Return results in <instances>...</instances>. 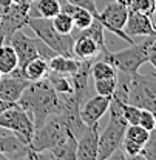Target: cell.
Wrapping results in <instances>:
<instances>
[{
	"instance_id": "1",
	"label": "cell",
	"mask_w": 156,
	"mask_h": 160,
	"mask_svg": "<svg viewBox=\"0 0 156 160\" xmlns=\"http://www.w3.org/2000/svg\"><path fill=\"white\" fill-rule=\"evenodd\" d=\"M17 103L30 114L34 123V129L42 126L50 117L59 116L63 108L62 94L54 91L46 77L30 82Z\"/></svg>"
},
{
	"instance_id": "2",
	"label": "cell",
	"mask_w": 156,
	"mask_h": 160,
	"mask_svg": "<svg viewBox=\"0 0 156 160\" xmlns=\"http://www.w3.org/2000/svg\"><path fill=\"white\" fill-rule=\"evenodd\" d=\"M122 100L111 97L110 102V120L102 132H99V143H98V159L96 160H107L111 157L115 151L121 149L122 140L125 136L127 122L122 116Z\"/></svg>"
},
{
	"instance_id": "3",
	"label": "cell",
	"mask_w": 156,
	"mask_h": 160,
	"mask_svg": "<svg viewBox=\"0 0 156 160\" xmlns=\"http://www.w3.org/2000/svg\"><path fill=\"white\" fill-rule=\"evenodd\" d=\"M155 36H147L139 43H132L128 48L121 49L116 52H111L107 49L99 52V57L108 60L119 72H124L127 76H135L139 72L141 66L148 62V46Z\"/></svg>"
},
{
	"instance_id": "4",
	"label": "cell",
	"mask_w": 156,
	"mask_h": 160,
	"mask_svg": "<svg viewBox=\"0 0 156 160\" xmlns=\"http://www.w3.org/2000/svg\"><path fill=\"white\" fill-rule=\"evenodd\" d=\"M26 26L34 32V36L37 39L46 43L56 54L65 56V57H73L74 36L73 34H60L53 26L51 19L30 16L26 20Z\"/></svg>"
},
{
	"instance_id": "5",
	"label": "cell",
	"mask_w": 156,
	"mask_h": 160,
	"mask_svg": "<svg viewBox=\"0 0 156 160\" xmlns=\"http://www.w3.org/2000/svg\"><path fill=\"white\" fill-rule=\"evenodd\" d=\"M127 103L141 109L156 111V74H135L128 79Z\"/></svg>"
},
{
	"instance_id": "6",
	"label": "cell",
	"mask_w": 156,
	"mask_h": 160,
	"mask_svg": "<svg viewBox=\"0 0 156 160\" xmlns=\"http://www.w3.org/2000/svg\"><path fill=\"white\" fill-rule=\"evenodd\" d=\"M0 128L11 131L22 143L30 146L33 134H34V123L30 114L17 102L0 112Z\"/></svg>"
},
{
	"instance_id": "7",
	"label": "cell",
	"mask_w": 156,
	"mask_h": 160,
	"mask_svg": "<svg viewBox=\"0 0 156 160\" xmlns=\"http://www.w3.org/2000/svg\"><path fill=\"white\" fill-rule=\"evenodd\" d=\"M67 132H70V129L65 125V122L62 120V117L60 116H53L42 126L34 129L33 139H31V143H30V149L36 151V152L51 151Z\"/></svg>"
},
{
	"instance_id": "8",
	"label": "cell",
	"mask_w": 156,
	"mask_h": 160,
	"mask_svg": "<svg viewBox=\"0 0 156 160\" xmlns=\"http://www.w3.org/2000/svg\"><path fill=\"white\" fill-rule=\"evenodd\" d=\"M128 6L119 3V2H111L108 3L100 12L98 14V19L100 20V23L104 25V29L110 31L111 34H115L117 37H121L122 40H125L128 45L135 43V39L128 37L124 31L125 22L128 17Z\"/></svg>"
},
{
	"instance_id": "9",
	"label": "cell",
	"mask_w": 156,
	"mask_h": 160,
	"mask_svg": "<svg viewBox=\"0 0 156 160\" xmlns=\"http://www.w3.org/2000/svg\"><path fill=\"white\" fill-rule=\"evenodd\" d=\"M99 123L85 125V128L76 137V160H96L99 143Z\"/></svg>"
},
{
	"instance_id": "10",
	"label": "cell",
	"mask_w": 156,
	"mask_h": 160,
	"mask_svg": "<svg viewBox=\"0 0 156 160\" xmlns=\"http://www.w3.org/2000/svg\"><path fill=\"white\" fill-rule=\"evenodd\" d=\"M8 45L13 46V49L16 51L17 54V62H19V66L20 69L28 63L31 62L33 59L39 57V51H37V45H36V39H31L28 37L22 29L13 32L8 40H6Z\"/></svg>"
},
{
	"instance_id": "11",
	"label": "cell",
	"mask_w": 156,
	"mask_h": 160,
	"mask_svg": "<svg viewBox=\"0 0 156 160\" xmlns=\"http://www.w3.org/2000/svg\"><path fill=\"white\" fill-rule=\"evenodd\" d=\"M30 6L31 5L13 3L11 8L5 14L0 16V26L3 28V31L6 34V40L13 32L26 28V20L30 17Z\"/></svg>"
},
{
	"instance_id": "12",
	"label": "cell",
	"mask_w": 156,
	"mask_h": 160,
	"mask_svg": "<svg viewBox=\"0 0 156 160\" xmlns=\"http://www.w3.org/2000/svg\"><path fill=\"white\" fill-rule=\"evenodd\" d=\"M110 97H104V96H91L85 100V103H82L80 106V117L83 120L85 125H94L99 123V120L104 117V114L108 112L110 108Z\"/></svg>"
},
{
	"instance_id": "13",
	"label": "cell",
	"mask_w": 156,
	"mask_h": 160,
	"mask_svg": "<svg viewBox=\"0 0 156 160\" xmlns=\"http://www.w3.org/2000/svg\"><path fill=\"white\" fill-rule=\"evenodd\" d=\"M124 31L128 37H147V36H156V29L150 16L137 12V11H128V17L125 22Z\"/></svg>"
},
{
	"instance_id": "14",
	"label": "cell",
	"mask_w": 156,
	"mask_h": 160,
	"mask_svg": "<svg viewBox=\"0 0 156 160\" xmlns=\"http://www.w3.org/2000/svg\"><path fill=\"white\" fill-rule=\"evenodd\" d=\"M28 85H30V80L16 77L11 74H3L0 79V100L16 103Z\"/></svg>"
},
{
	"instance_id": "15",
	"label": "cell",
	"mask_w": 156,
	"mask_h": 160,
	"mask_svg": "<svg viewBox=\"0 0 156 160\" xmlns=\"http://www.w3.org/2000/svg\"><path fill=\"white\" fill-rule=\"evenodd\" d=\"M100 52V46L90 36L78 32L74 36V45H73V57L78 60L94 59Z\"/></svg>"
},
{
	"instance_id": "16",
	"label": "cell",
	"mask_w": 156,
	"mask_h": 160,
	"mask_svg": "<svg viewBox=\"0 0 156 160\" xmlns=\"http://www.w3.org/2000/svg\"><path fill=\"white\" fill-rule=\"evenodd\" d=\"M3 154H11V156H17V157H28V159L36 157V151H31L30 146L22 143L13 132L8 136L0 134V156H3Z\"/></svg>"
},
{
	"instance_id": "17",
	"label": "cell",
	"mask_w": 156,
	"mask_h": 160,
	"mask_svg": "<svg viewBox=\"0 0 156 160\" xmlns=\"http://www.w3.org/2000/svg\"><path fill=\"white\" fill-rule=\"evenodd\" d=\"M76 136L70 131L57 142V145L50 151L51 157L59 160H76Z\"/></svg>"
},
{
	"instance_id": "18",
	"label": "cell",
	"mask_w": 156,
	"mask_h": 160,
	"mask_svg": "<svg viewBox=\"0 0 156 160\" xmlns=\"http://www.w3.org/2000/svg\"><path fill=\"white\" fill-rule=\"evenodd\" d=\"M62 11L60 0H36L30 6V16L53 19L57 12Z\"/></svg>"
},
{
	"instance_id": "19",
	"label": "cell",
	"mask_w": 156,
	"mask_h": 160,
	"mask_svg": "<svg viewBox=\"0 0 156 160\" xmlns=\"http://www.w3.org/2000/svg\"><path fill=\"white\" fill-rule=\"evenodd\" d=\"M62 11H65V12H68V14L71 16L73 25H74V28H76L78 31L85 29L87 26H90L93 19H94V16H93L90 11H87V9H83V8H79V6H74V5H71V3H68V2H65V3L62 5Z\"/></svg>"
},
{
	"instance_id": "20",
	"label": "cell",
	"mask_w": 156,
	"mask_h": 160,
	"mask_svg": "<svg viewBox=\"0 0 156 160\" xmlns=\"http://www.w3.org/2000/svg\"><path fill=\"white\" fill-rule=\"evenodd\" d=\"M79 68V60L74 57H65V56H59L56 54L54 57L48 60V71H54L59 74H65V76H71L78 71Z\"/></svg>"
},
{
	"instance_id": "21",
	"label": "cell",
	"mask_w": 156,
	"mask_h": 160,
	"mask_svg": "<svg viewBox=\"0 0 156 160\" xmlns=\"http://www.w3.org/2000/svg\"><path fill=\"white\" fill-rule=\"evenodd\" d=\"M22 72H23V77L30 82L45 79L48 74V62L42 57H36L22 68Z\"/></svg>"
},
{
	"instance_id": "22",
	"label": "cell",
	"mask_w": 156,
	"mask_h": 160,
	"mask_svg": "<svg viewBox=\"0 0 156 160\" xmlns=\"http://www.w3.org/2000/svg\"><path fill=\"white\" fill-rule=\"evenodd\" d=\"M90 74L93 80L99 79H110V77H117V69L108 62V60L102 59V57H94L91 63V69Z\"/></svg>"
},
{
	"instance_id": "23",
	"label": "cell",
	"mask_w": 156,
	"mask_h": 160,
	"mask_svg": "<svg viewBox=\"0 0 156 160\" xmlns=\"http://www.w3.org/2000/svg\"><path fill=\"white\" fill-rule=\"evenodd\" d=\"M19 65L17 62V54L13 49L11 45L3 43L0 46V72L2 74H9L13 69H16Z\"/></svg>"
},
{
	"instance_id": "24",
	"label": "cell",
	"mask_w": 156,
	"mask_h": 160,
	"mask_svg": "<svg viewBox=\"0 0 156 160\" xmlns=\"http://www.w3.org/2000/svg\"><path fill=\"white\" fill-rule=\"evenodd\" d=\"M46 79L51 83V86L54 88L56 92H59V94H73V83H71L70 76L59 74L54 71H48Z\"/></svg>"
},
{
	"instance_id": "25",
	"label": "cell",
	"mask_w": 156,
	"mask_h": 160,
	"mask_svg": "<svg viewBox=\"0 0 156 160\" xmlns=\"http://www.w3.org/2000/svg\"><path fill=\"white\" fill-rule=\"evenodd\" d=\"M78 32L85 34V36H90L93 40H96V43L100 46V51L107 49V45H105V36H104V25L100 23V20H99L98 17L93 19V22H91L90 26H87L85 29H80V31H78Z\"/></svg>"
},
{
	"instance_id": "26",
	"label": "cell",
	"mask_w": 156,
	"mask_h": 160,
	"mask_svg": "<svg viewBox=\"0 0 156 160\" xmlns=\"http://www.w3.org/2000/svg\"><path fill=\"white\" fill-rule=\"evenodd\" d=\"M53 26L57 29L60 34H71V31L74 29V25H73V19L68 12L65 11H60L57 12L53 19H51Z\"/></svg>"
},
{
	"instance_id": "27",
	"label": "cell",
	"mask_w": 156,
	"mask_h": 160,
	"mask_svg": "<svg viewBox=\"0 0 156 160\" xmlns=\"http://www.w3.org/2000/svg\"><path fill=\"white\" fill-rule=\"evenodd\" d=\"M117 85V77H110V79H99L94 80V89L99 96L104 97H113L115 91H116Z\"/></svg>"
},
{
	"instance_id": "28",
	"label": "cell",
	"mask_w": 156,
	"mask_h": 160,
	"mask_svg": "<svg viewBox=\"0 0 156 160\" xmlns=\"http://www.w3.org/2000/svg\"><path fill=\"white\" fill-rule=\"evenodd\" d=\"M124 137L133 140V142H136L139 145H144L148 140V137H150V131H147L141 125H127V129H125V136Z\"/></svg>"
},
{
	"instance_id": "29",
	"label": "cell",
	"mask_w": 156,
	"mask_h": 160,
	"mask_svg": "<svg viewBox=\"0 0 156 160\" xmlns=\"http://www.w3.org/2000/svg\"><path fill=\"white\" fill-rule=\"evenodd\" d=\"M137 159L156 160V128L153 131H150V137H148V140L142 145Z\"/></svg>"
},
{
	"instance_id": "30",
	"label": "cell",
	"mask_w": 156,
	"mask_h": 160,
	"mask_svg": "<svg viewBox=\"0 0 156 160\" xmlns=\"http://www.w3.org/2000/svg\"><path fill=\"white\" fill-rule=\"evenodd\" d=\"M122 116L128 125H137L139 116H141V108H137L132 103H122Z\"/></svg>"
},
{
	"instance_id": "31",
	"label": "cell",
	"mask_w": 156,
	"mask_h": 160,
	"mask_svg": "<svg viewBox=\"0 0 156 160\" xmlns=\"http://www.w3.org/2000/svg\"><path fill=\"white\" fill-rule=\"evenodd\" d=\"M141 148H142V145H139V143L130 139H125V137H124L122 145H121V149H122L125 159H137V156L141 152Z\"/></svg>"
},
{
	"instance_id": "32",
	"label": "cell",
	"mask_w": 156,
	"mask_h": 160,
	"mask_svg": "<svg viewBox=\"0 0 156 160\" xmlns=\"http://www.w3.org/2000/svg\"><path fill=\"white\" fill-rule=\"evenodd\" d=\"M155 3L156 0H132L128 9L147 14V16H152V12L155 9Z\"/></svg>"
},
{
	"instance_id": "33",
	"label": "cell",
	"mask_w": 156,
	"mask_h": 160,
	"mask_svg": "<svg viewBox=\"0 0 156 160\" xmlns=\"http://www.w3.org/2000/svg\"><path fill=\"white\" fill-rule=\"evenodd\" d=\"M142 128H145L147 131H153L156 128V116L153 111L150 109H141V116H139V123Z\"/></svg>"
},
{
	"instance_id": "34",
	"label": "cell",
	"mask_w": 156,
	"mask_h": 160,
	"mask_svg": "<svg viewBox=\"0 0 156 160\" xmlns=\"http://www.w3.org/2000/svg\"><path fill=\"white\" fill-rule=\"evenodd\" d=\"M74 6H79V8H83L87 11H90L94 17H98L99 11H98V6H96V0H65Z\"/></svg>"
},
{
	"instance_id": "35",
	"label": "cell",
	"mask_w": 156,
	"mask_h": 160,
	"mask_svg": "<svg viewBox=\"0 0 156 160\" xmlns=\"http://www.w3.org/2000/svg\"><path fill=\"white\" fill-rule=\"evenodd\" d=\"M148 62L153 65V68L156 69V36L153 37L150 46H148Z\"/></svg>"
},
{
	"instance_id": "36",
	"label": "cell",
	"mask_w": 156,
	"mask_h": 160,
	"mask_svg": "<svg viewBox=\"0 0 156 160\" xmlns=\"http://www.w3.org/2000/svg\"><path fill=\"white\" fill-rule=\"evenodd\" d=\"M13 5V0H0V16L5 14Z\"/></svg>"
},
{
	"instance_id": "37",
	"label": "cell",
	"mask_w": 156,
	"mask_h": 160,
	"mask_svg": "<svg viewBox=\"0 0 156 160\" xmlns=\"http://www.w3.org/2000/svg\"><path fill=\"white\" fill-rule=\"evenodd\" d=\"M3 43H6V34H5V31H3V28L0 26V46H2Z\"/></svg>"
},
{
	"instance_id": "38",
	"label": "cell",
	"mask_w": 156,
	"mask_h": 160,
	"mask_svg": "<svg viewBox=\"0 0 156 160\" xmlns=\"http://www.w3.org/2000/svg\"><path fill=\"white\" fill-rule=\"evenodd\" d=\"M13 103H9V102H5V100H0V112L2 111H5L8 106H11Z\"/></svg>"
},
{
	"instance_id": "39",
	"label": "cell",
	"mask_w": 156,
	"mask_h": 160,
	"mask_svg": "<svg viewBox=\"0 0 156 160\" xmlns=\"http://www.w3.org/2000/svg\"><path fill=\"white\" fill-rule=\"evenodd\" d=\"M150 19H152V23H153V28L156 29V3H155V9H153V12H152Z\"/></svg>"
},
{
	"instance_id": "40",
	"label": "cell",
	"mask_w": 156,
	"mask_h": 160,
	"mask_svg": "<svg viewBox=\"0 0 156 160\" xmlns=\"http://www.w3.org/2000/svg\"><path fill=\"white\" fill-rule=\"evenodd\" d=\"M13 3H17V5H31L28 0H13Z\"/></svg>"
},
{
	"instance_id": "41",
	"label": "cell",
	"mask_w": 156,
	"mask_h": 160,
	"mask_svg": "<svg viewBox=\"0 0 156 160\" xmlns=\"http://www.w3.org/2000/svg\"><path fill=\"white\" fill-rule=\"evenodd\" d=\"M119 3H122V5H125V6H130V3H132V0H116Z\"/></svg>"
},
{
	"instance_id": "42",
	"label": "cell",
	"mask_w": 156,
	"mask_h": 160,
	"mask_svg": "<svg viewBox=\"0 0 156 160\" xmlns=\"http://www.w3.org/2000/svg\"><path fill=\"white\" fill-rule=\"evenodd\" d=\"M28 2H30V3H33V2H36V0H28Z\"/></svg>"
},
{
	"instance_id": "43",
	"label": "cell",
	"mask_w": 156,
	"mask_h": 160,
	"mask_svg": "<svg viewBox=\"0 0 156 160\" xmlns=\"http://www.w3.org/2000/svg\"><path fill=\"white\" fill-rule=\"evenodd\" d=\"M2 76H3V74H2V72H0V79H2Z\"/></svg>"
},
{
	"instance_id": "44",
	"label": "cell",
	"mask_w": 156,
	"mask_h": 160,
	"mask_svg": "<svg viewBox=\"0 0 156 160\" xmlns=\"http://www.w3.org/2000/svg\"><path fill=\"white\" fill-rule=\"evenodd\" d=\"M155 116H156V111H155Z\"/></svg>"
}]
</instances>
